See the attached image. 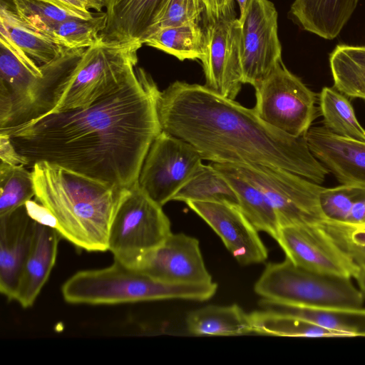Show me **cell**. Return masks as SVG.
I'll return each mask as SVG.
<instances>
[{
	"mask_svg": "<svg viewBox=\"0 0 365 365\" xmlns=\"http://www.w3.org/2000/svg\"><path fill=\"white\" fill-rule=\"evenodd\" d=\"M260 305L269 309L303 320L316 326L337 331L345 336H365L364 315L314 307L291 305L262 299Z\"/></svg>",
	"mask_w": 365,
	"mask_h": 365,
	"instance_id": "cell-26",
	"label": "cell"
},
{
	"mask_svg": "<svg viewBox=\"0 0 365 365\" xmlns=\"http://www.w3.org/2000/svg\"><path fill=\"white\" fill-rule=\"evenodd\" d=\"M142 46L138 41H106L100 37L90 47L71 48L72 71L49 113L88 107L123 86L135 73Z\"/></svg>",
	"mask_w": 365,
	"mask_h": 365,
	"instance_id": "cell-7",
	"label": "cell"
},
{
	"mask_svg": "<svg viewBox=\"0 0 365 365\" xmlns=\"http://www.w3.org/2000/svg\"><path fill=\"white\" fill-rule=\"evenodd\" d=\"M344 223L365 226V195L354 202L347 222Z\"/></svg>",
	"mask_w": 365,
	"mask_h": 365,
	"instance_id": "cell-42",
	"label": "cell"
},
{
	"mask_svg": "<svg viewBox=\"0 0 365 365\" xmlns=\"http://www.w3.org/2000/svg\"><path fill=\"white\" fill-rule=\"evenodd\" d=\"M143 44L160 50L180 61H200L204 55L205 31L197 21L165 27L147 36Z\"/></svg>",
	"mask_w": 365,
	"mask_h": 365,
	"instance_id": "cell-25",
	"label": "cell"
},
{
	"mask_svg": "<svg viewBox=\"0 0 365 365\" xmlns=\"http://www.w3.org/2000/svg\"><path fill=\"white\" fill-rule=\"evenodd\" d=\"M205 7V12L209 22L215 21L223 16L230 14V8L226 0H200Z\"/></svg>",
	"mask_w": 365,
	"mask_h": 365,
	"instance_id": "cell-41",
	"label": "cell"
},
{
	"mask_svg": "<svg viewBox=\"0 0 365 365\" xmlns=\"http://www.w3.org/2000/svg\"><path fill=\"white\" fill-rule=\"evenodd\" d=\"M278 14L269 0H248L240 16L242 82L255 88L282 61Z\"/></svg>",
	"mask_w": 365,
	"mask_h": 365,
	"instance_id": "cell-12",
	"label": "cell"
},
{
	"mask_svg": "<svg viewBox=\"0 0 365 365\" xmlns=\"http://www.w3.org/2000/svg\"><path fill=\"white\" fill-rule=\"evenodd\" d=\"M31 172L36 200L54 217L61 238L87 252L108 251L122 189L45 161Z\"/></svg>",
	"mask_w": 365,
	"mask_h": 365,
	"instance_id": "cell-3",
	"label": "cell"
},
{
	"mask_svg": "<svg viewBox=\"0 0 365 365\" xmlns=\"http://www.w3.org/2000/svg\"><path fill=\"white\" fill-rule=\"evenodd\" d=\"M187 205L220 237L242 265L264 262L268 251L258 230L237 204L227 202L189 201Z\"/></svg>",
	"mask_w": 365,
	"mask_h": 365,
	"instance_id": "cell-15",
	"label": "cell"
},
{
	"mask_svg": "<svg viewBox=\"0 0 365 365\" xmlns=\"http://www.w3.org/2000/svg\"><path fill=\"white\" fill-rule=\"evenodd\" d=\"M276 241L294 264L319 274L350 279L358 264L315 224L280 227Z\"/></svg>",
	"mask_w": 365,
	"mask_h": 365,
	"instance_id": "cell-14",
	"label": "cell"
},
{
	"mask_svg": "<svg viewBox=\"0 0 365 365\" xmlns=\"http://www.w3.org/2000/svg\"><path fill=\"white\" fill-rule=\"evenodd\" d=\"M88 9H91L97 12L102 11L103 8L106 7L108 0H83Z\"/></svg>",
	"mask_w": 365,
	"mask_h": 365,
	"instance_id": "cell-44",
	"label": "cell"
},
{
	"mask_svg": "<svg viewBox=\"0 0 365 365\" xmlns=\"http://www.w3.org/2000/svg\"><path fill=\"white\" fill-rule=\"evenodd\" d=\"M36 225L25 205L0 216V292L9 300H14Z\"/></svg>",
	"mask_w": 365,
	"mask_h": 365,
	"instance_id": "cell-18",
	"label": "cell"
},
{
	"mask_svg": "<svg viewBox=\"0 0 365 365\" xmlns=\"http://www.w3.org/2000/svg\"><path fill=\"white\" fill-rule=\"evenodd\" d=\"M171 233L170 221L163 206L151 199L138 182L121 190L108 237V251L114 260L135 269Z\"/></svg>",
	"mask_w": 365,
	"mask_h": 365,
	"instance_id": "cell-8",
	"label": "cell"
},
{
	"mask_svg": "<svg viewBox=\"0 0 365 365\" xmlns=\"http://www.w3.org/2000/svg\"><path fill=\"white\" fill-rule=\"evenodd\" d=\"M29 215L36 222L53 227L56 229V223L54 217L50 211L40 202L31 200L25 204Z\"/></svg>",
	"mask_w": 365,
	"mask_h": 365,
	"instance_id": "cell-40",
	"label": "cell"
},
{
	"mask_svg": "<svg viewBox=\"0 0 365 365\" xmlns=\"http://www.w3.org/2000/svg\"><path fill=\"white\" fill-rule=\"evenodd\" d=\"M202 163L200 154L191 144L162 130L150 145L138 183L163 206L173 200Z\"/></svg>",
	"mask_w": 365,
	"mask_h": 365,
	"instance_id": "cell-11",
	"label": "cell"
},
{
	"mask_svg": "<svg viewBox=\"0 0 365 365\" xmlns=\"http://www.w3.org/2000/svg\"><path fill=\"white\" fill-rule=\"evenodd\" d=\"M163 0H108L106 41L142 43Z\"/></svg>",
	"mask_w": 365,
	"mask_h": 365,
	"instance_id": "cell-20",
	"label": "cell"
},
{
	"mask_svg": "<svg viewBox=\"0 0 365 365\" xmlns=\"http://www.w3.org/2000/svg\"><path fill=\"white\" fill-rule=\"evenodd\" d=\"M200 61L205 86L223 97L235 100L243 84L239 19L229 14L208 23Z\"/></svg>",
	"mask_w": 365,
	"mask_h": 365,
	"instance_id": "cell-13",
	"label": "cell"
},
{
	"mask_svg": "<svg viewBox=\"0 0 365 365\" xmlns=\"http://www.w3.org/2000/svg\"><path fill=\"white\" fill-rule=\"evenodd\" d=\"M158 114L162 130L191 144L202 160L274 167L317 184L329 173L312 153L304 136L294 137L272 127L254 108L205 85L172 83L160 91Z\"/></svg>",
	"mask_w": 365,
	"mask_h": 365,
	"instance_id": "cell-2",
	"label": "cell"
},
{
	"mask_svg": "<svg viewBox=\"0 0 365 365\" xmlns=\"http://www.w3.org/2000/svg\"><path fill=\"white\" fill-rule=\"evenodd\" d=\"M210 164L228 181L237 195L238 205L253 226L276 240L279 225L274 207L263 190L235 165L220 163Z\"/></svg>",
	"mask_w": 365,
	"mask_h": 365,
	"instance_id": "cell-22",
	"label": "cell"
},
{
	"mask_svg": "<svg viewBox=\"0 0 365 365\" xmlns=\"http://www.w3.org/2000/svg\"><path fill=\"white\" fill-rule=\"evenodd\" d=\"M0 158L1 161L13 165L27 166L26 160L16 150L10 136L0 132Z\"/></svg>",
	"mask_w": 365,
	"mask_h": 365,
	"instance_id": "cell-38",
	"label": "cell"
},
{
	"mask_svg": "<svg viewBox=\"0 0 365 365\" xmlns=\"http://www.w3.org/2000/svg\"><path fill=\"white\" fill-rule=\"evenodd\" d=\"M0 44L7 48L27 68L34 74L41 76L42 71L31 58H30L10 38L5 26L0 24Z\"/></svg>",
	"mask_w": 365,
	"mask_h": 365,
	"instance_id": "cell-37",
	"label": "cell"
},
{
	"mask_svg": "<svg viewBox=\"0 0 365 365\" xmlns=\"http://www.w3.org/2000/svg\"><path fill=\"white\" fill-rule=\"evenodd\" d=\"M232 1L233 0H227V4L228 6L230 8L232 6ZM236 1H237L238 5H239V8H240V16H242L243 14V13L245 12L248 0H236Z\"/></svg>",
	"mask_w": 365,
	"mask_h": 365,
	"instance_id": "cell-45",
	"label": "cell"
},
{
	"mask_svg": "<svg viewBox=\"0 0 365 365\" xmlns=\"http://www.w3.org/2000/svg\"><path fill=\"white\" fill-rule=\"evenodd\" d=\"M257 115L272 127L302 137L318 113L317 95L281 61L255 88Z\"/></svg>",
	"mask_w": 365,
	"mask_h": 365,
	"instance_id": "cell-9",
	"label": "cell"
},
{
	"mask_svg": "<svg viewBox=\"0 0 365 365\" xmlns=\"http://www.w3.org/2000/svg\"><path fill=\"white\" fill-rule=\"evenodd\" d=\"M34 74L0 44V130L48 114L58 103L73 68L72 50L65 48Z\"/></svg>",
	"mask_w": 365,
	"mask_h": 365,
	"instance_id": "cell-5",
	"label": "cell"
},
{
	"mask_svg": "<svg viewBox=\"0 0 365 365\" xmlns=\"http://www.w3.org/2000/svg\"><path fill=\"white\" fill-rule=\"evenodd\" d=\"M364 195L365 189L356 186L323 187L319 193V204L327 219L346 222L353 205Z\"/></svg>",
	"mask_w": 365,
	"mask_h": 365,
	"instance_id": "cell-36",
	"label": "cell"
},
{
	"mask_svg": "<svg viewBox=\"0 0 365 365\" xmlns=\"http://www.w3.org/2000/svg\"><path fill=\"white\" fill-rule=\"evenodd\" d=\"M187 331L197 336H239L253 332L249 314L239 305H207L190 312Z\"/></svg>",
	"mask_w": 365,
	"mask_h": 365,
	"instance_id": "cell-23",
	"label": "cell"
},
{
	"mask_svg": "<svg viewBox=\"0 0 365 365\" xmlns=\"http://www.w3.org/2000/svg\"><path fill=\"white\" fill-rule=\"evenodd\" d=\"M226 2H227V0H226ZM227 6H228V5H227ZM228 7H229V6H228ZM229 8H230V7H229ZM230 9H231V8H230Z\"/></svg>",
	"mask_w": 365,
	"mask_h": 365,
	"instance_id": "cell-46",
	"label": "cell"
},
{
	"mask_svg": "<svg viewBox=\"0 0 365 365\" xmlns=\"http://www.w3.org/2000/svg\"><path fill=\"white\" fill-rule=\"evenodd\" d=\"M0 2L1 9L25 26L51 40L52 31L58 24L77 17L58 6L40 0H0Z\"/></svg>",
	"mask_w": 365,
	"mask_h": 365,
	"instance_id": "cell-30",
	"label": "cell"
},
{
	"mask_svg": "<svg viewBox=\"0 0 365 365\" xmlns=\"http://www.w3.org/2000/svg\"><path fill=\"white\" fill-rule=\"evenodd\" d=\"M329 65L336 89L347 97L365 100V45H337Z\"/></svg>",
	"mask_w": 365,
	"mask_h": 365,
	"instance_id": "cell-24",
	"label": "cell"
},
{
	"mask_svg": "<svg viewBox=\"0 0 365 365\" xmlns=\"http://www.w3.org/2000/svg\"><path fill=\"white\" fill-rule=\"evenodd\" d=\"M0 24L5 26L11 40L39 66L51 62L64 50L63 47L25 26L1 8Z\"/></svg>",
	"mask_w": 365,
	"mask_h": 365,
	"instance_id": "cell-31",
	"label": "cell"
},
{
	"mask_svg": "<svg viewBox=\"0 0 365 365\" xmlns=\"http://www.w3.org/2000/svg\"><path fill=\"white\" fill-rule=\"evenodd\" d=\"M0 193V216L24 205L36 194L32 172L1 161Z\"/></svg>",
	"mask_w": 365,
	"mask_h": 365,
	"instance_id": "cell-32",
	"label": "cell"
},
{
	"mask_svg": "<svg viewBox=\"0 0 365 365\" xmlns=\"http://www.w3.org/2000/svg\"><path fill=\"white\" fill-rule=\"evenodd\" d=\"M319 100L324 124L327 129L339 136L365 143V129L357 120L347 96L334 87H324Z\"/></svg>",
	"mask_w": 365,
	"mask_h": 365,
	"instance_id": "cell-28",
	"label": "cell"
},
{
	"mask_svg": "<svg viewBox=\"0 0 365 365\" xmlns=\"http://www.w3.org/2000/svg\"><path fill=\"white\" fill-rule=\"evenodd\" d=\"M217 289L206 284H172L156 279L118 261L106 267L76 272L61 286L63 299L73 304H118L164 299L202 302Z\"/></svg>",
	"mask_w": 365,
	"mask_h": 365,
	"instance_id": "cell-4",
	"label": "cell"
},
{
	"mask_svg": "<svg viewBox=\"0 0 365 365\" xmlns=\"http://www.w3.org/2000/svg\"><path fill=\"white\" fill-rule=\"evenodd\" d=\"M203 11L200 0H163L143 40L160 29L198 22Z\"/></svg>",
	"mask_w": 365,
	"mask_h": 365,
	"instance_id": "cell-35",
	"label": "cell"
},
{
	"mask_svg": "<svg viewBox=\"0 0 365 365\" xmlns=\"http://www.w3.org/2000/svg\"><path fill=\"white\" fill-rule=\"evenodd\" d=\"M254 290L264 300L365 316L364 295L350 279L309 271L287 257L268 263Z\"/></svg>",
	"mask_w": 365,
	"mask_h": 365,
	"instance_id": "cell-6",
	"label": "cell"
},
{
	"mask_svg": "<svg viewBox=\"0 0 365 365\" xmlns=\"http://www.w3.org/2000/svg\"><path fill=\"white\" fill-rule=\"evenodd\" d=\"M235 166L265 193L274 207L279 228L316 224L327 219L319 204V193L323 189L319 184L274 167Z\"/></svg>",
	"mask_w": 365,
	"mask_h": 365,
	"instance_id": "cell-10",
	"label": "cell"
},
{
	"mask_svg": "<svg viewBox=\"0 0 365 365\" xmlns=\"http://www.w3.org/2000/svg\"><path fill=\"white\" fill-rule=\"evenodd\" d=\"M253 332L279 336L338 337L343 334L269 309L249 314Z\"/></svg>",
	"mask_w": 365,
	"mask_h": 365,
	"instance_id": "cell-29",
	"label": "cell"
},
{
	"mask_svg": "<svg viewBox=\"0 0 365 365\" xmlns=\"http://www.w3.org/2000/svg\"><path fill=\"white\" fill-rule=\"evenodd\" d=\"M106 26V12H94L88 19L73 17L54 28L51 40L65 48H88L98 41Z\"/></svg>",
	"mask_w": 365,
	"mask_h": 365,
	"instance_id": "cell-33",
	"label": "cell"
},
{
	"mask_svg": "<svg viewBox=\"0 0 365 365\" xmlns=\"http://www.w3.org/2000/svg\"><path fill=\"white\" fill-rule=\"evenodd\" d=\"M173 200L227 202L238 205L237 195L228 181L211 164L203 163L177 192Z\"/></svg>",
	"mask_w": 365,
	"mask_h": 365,
	"instance_id": "cell-27",
	"label": "cell"
},
{
	"mask_svg": "<svg viewBox=\"0 0 365 365\" xmlns=\"http://www.w3.org/2000/svg\"><path fill=\"white\" fill-rule=\"evenodd\" d=\"M51 5L58 6L77 17L88 19L94 12L89 11L83 0H40Z\"/></svg>",
	"mask_w": 365,
	"mask_h": 365,
	"instance_id": "cell-39",
	"label": "cell"
},
{
	"mask_svg": "<svg viewBox=\"0 0 365 365\" xmlns=\"http://www.w3.org/2000/svg\"><path fill=\"white\" fill-rule=\"evenodd\" d=\"M160 91L142 68L91 106L0 130L32 168L45 161L118 189L138 182L155 137Z\"/></svg>",
	"mask_w": 365,
	"mask_h": 365,
	"instance_id": "cell-1",
	"label": "cell"
},
{
	"mask_svg": "<svg viewBox=\"0 0 365 365\" xmlns=\"http://www.w3.org/2000/svg\"><path fill=\"white\" fill-rule=\"evenodd\" d=\"M360 0H294L289 13L304 30L332 40L340 34Z\"/></svg>",
	"mask_w": 365,
	"mask_h": 365,
	"instance_id": "cell-21",
	"label": "cell"
},
{
	"mask_svg": "<svg viewBox=\"0 0 365 365\" xmlns=\"http://www.w3.org/2000/svg\"><path fill=\"white\" fill-rule=\"evenodd\" d=\"M60 234L53 227L37 222L31 251L18 284L14 300L22 307H31L47 282L55 264Z\"/></svg>",
	"mask_w": 365,
	"mask_h": 365,
	"instance_id": "cell-19",
	"label": "cell"
},
{
	"mask_svg": "<svg viewBox=\"0 0 365 365\" xmlns=\"http://www.w3.org/2000/svg\"><path fill=\"white\" fill-rule=\"evenodd\" d=\"M359 266L358 272L355 277L356 279L361 292H362L364 297H365V262L357 264Z\"/></svg>",
	"mask_w": 365,
	"mask_h": 365,
	"instance_id": "cell-43",
	"label": "cell"
},
{
	"mask_svg": "<svg viewBox=\"0 0 365 365\" xmlns=\"http://www.w3.org/2000/svg\"><path fill=\"white\" fill-rule=\"evenodd\" d=\"M304 138L314 156L341 185L365 189V143L339 136L325 126L310 128Z\"/></svg>",
	"mask_w": 365,
	"mask_h": 365,
	"instance_id": "cell-17",
	"label": "cell"
},
{
	"mask_svg": "<svg viewBox=\"0 0 365 365\" xmlns=\"http://www.w3.org/2000/svg\"><path fill=\"white\" fill-rule=\"evenodd\" d=\"M135 269L172 284L213 282L205 264L198 240L184 233L172 232L142 259Z\"/></svg>",
	"mask_w": 365,
	"mask_h": 365,
	"instance_id": "cell-16",
	"label": "cell"
},
{
	"mask_svg": "<svg viewBox=\"0 0 365 365\" xmlns=\"http://www.w3.org/2000/svg\"><path fill=\"white\" fill-rule=\"evenodd\" d=\"M315 225L356 264L365 262V226L328 219Z\"/></svg>",
	"mask_w": 365,
	"mask_h": 365,
	"instance_id": "cell-34",
	"label": "cell"
}]
</instances>
